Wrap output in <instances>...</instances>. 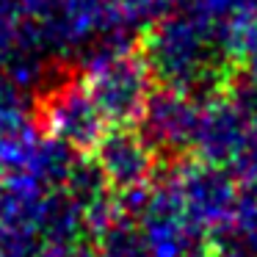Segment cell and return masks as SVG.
I'll return each instance as SVG.
<instances>
[{
	"mask_svg": "<svg viewBox=\"0 0 257 257\" xmlns=\"http://www.w3.org/2000/svg\"><path fill=\"white\" fill-rule=\"evenodd\" d=\"M246 20L216 23L188 3H174L139 34V50L163 86L207 97L221 91L240 67L235 39Z\"/></svg>",
	"mask_w": 257,
	"mask_h": 257,
	"instance_id": "obj_1",
	"label": "cell"
},
{
	"mask_svg": "<svg viewBox=\"0 0 257 257\" xmlns=\"http://www.w3.org/2000/svg\"><path fill=\"white\" fill-rule=\"evenodd\" d=\"M80 80L102 116L130 122L139 119L155 78L139 50V39H100L83 50Z\"/></svg>",
	"mask_w": 257,
	"mask_h": 257,
	"instance_id": "obj_2",
	"label": "cell"
},
{
	"mask_svg": "<svg viewBox=\"0 0 257 257\" xmlns=\"http://www.w3.org/2000/svg\"><path fill=\"white\" fill-rule=\"evenodd\" d=\"M39 122L47 136L69 147H91L100 141L105 116L86 91L80 75H61L39 97Z\"/></svg>",
	"mask_w": 257,
	"mask_h": 257,
	"instance_id": "obj_3",
	"label": "cell"
},
{
	"mask_svg": "<svg viewBox=\"0 0 257 257\" xmlns=\"http://www.w3.org/2000/svg\"><path fill=\"white\" fill-rule=\"evenodd\" d=\"M141 122H144V133L152 141H163V144H180L188 136H194L196 127V97L174 86H163L152 89L147 97L144 108H141Z\"/></svg>",
	"mask_w": 257,
	"mask_h": 257,
	"instance_id": "obj_4",
	"label": "cell"
},
{
	"mask_svg": "<svg viewBox=\"0 0 257 257\" xmlns=\"http://www.w3.org/2000/svg\"><path fill=\"white\" fill-rule=\"evenodd\" d=\"M97 155H100V166L105 169V174H111L116 180H130L136 174H141V169L147 163L144 144L130 130H113L108 136H100Z\"/></svg>",
	"mask_w": 257,
	"mask_h": 257,
	"instance_id": "obj_5",
	"label": "cell"
},
{
	"mask_svg": "<svg viewBox=\"0 0 257 257\" xmlns=\"http://www.w3.org/2000/svg\"><path fill=\"white\" fill-rule=\"evenodd\" d=\"M45 50L36 28L23 17L17 0H0V72L9 64V58L20 50ZM47 53V50H45Z\"/></svg>",
	"mask_w": 257,
	"mask_h": 257,
	"instance_id": "obj_6",
	"label": "cell"
},
{
	"mask_svg": "<svg viewBox=\"0 0 257 257\" xmlns=\"http://www.w3.org/2000/svg\"><path fill=\"white\" fill-rule=\"evenodd\" d=\"M31 97L23 94L6 75L0 72V144L12 139L14 133L25 130L31 122Z\"/></svg>",
	"mask_w": 257,
	"mask_h": 257,
	"instance_id": "obj_7",
	"label": "cell"
},
{
	"mask_svg": "<svg viewBox=\"0 0 257 257\" xmlns=\"http://www.w3.org/2000/svg\"><path fill=\"white\" fill-rule=\"evenodd\" d=\"M17 3H20V12H23V17L28 20L31 25H34L36 34H39V39H42L45 28L58 17L64 0H17Z\"/></svg>",
	"mask_w": 257,
	"mask_h": 257,
	"instance_id": "obj_8",
	"label": "cell"
},
{
	"mask_svg": "<svg viewBox=\"0 0 257 257\" xmlns=\"http://www.w3.org/2000/svg\"><path fill=\"white\" fill-rule=\"evenodd\" d=\"M3 180H6V166L0 163V188H3Z\"/></svg>",
	"mask_w": 257,
	"mask_h": 257,
	"instance_id": "obj_9",
	"label": "cell"
},
{
	"mask_svg": "<svg viewBox=\"0 0 257 257\" xmlns=\"http://www.w3.org/2000/svg\"><path fill=\"white\" fill-rule=\"evenodd\" d=\"M166 3H169V6H174V3H177V0H166Z\"/></svg>",
	"mask_w": 257,
	"mask_h": 257,
	"instance_id": "obj_10",
	"label": "cell"
}]
</instances>
